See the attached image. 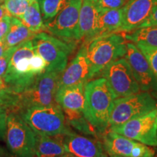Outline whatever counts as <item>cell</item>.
I'll use <instances>...</instances> for the list:
<instances>
[{
    "label": "cell",
    "mask_w": 157,
    "mask_h": 157,
    "mask_svg": "<svg viewBox=\"0 0 157 157\" xmlns=\"http://www.w3.org/2000/svg\"><path fill=\"white\" fill-rule=\"evenodd\" d=\"M66 123L85 135L96 137L98 133L84 117L83 111L63 109Z\"/></svg>",
    "instance_id": "obj_22"
},
{
    "label": "cell",
    "mask_w": 157,
    "mask_h": 157,
    "mask_svg": "<svg viewBox=\"0 0 157 157\" xmlns=\"http://www.w3.org/2000/svg\"><path fill=\"white\" fill-rule=\"evenodd\" d=\"M153 157H155V156H153Z\"/></svg>",
    "instance_id": "obj_42"
},
{
    "label": "cell",
    "mask_w": 157,
    "mask_h": 157,
    "mask_svg": "<svg viewBox=\"0 0 157 157\" xmlns=\"http://www.w3.org/2000/svg\"><path fill=\"white\" fill-rule=\"evenodd\" d=\"M35 53L32 40H28L16 46L10 60L8 68L2 78L5 85L21 94L30 87L38 76H35L30 68V59Z\"/></svg>",
    "instance_id": "obj_4"
},
{
    "label": "cell",
    "mask_w": 157,
    "mask_h": 157,
    "mask_svg": "<svg viewBox=\"0 0 157 157\" xmlns=\"http://www.w3.org/2000/svg\"><path fill=\"white\" fill-rule=\"evenodd\" d=\"M7 48L6 47V44L4 40H0V56H2L4 54V52L7 50Z\"/></svg>",
    "instance_id": "obj_36"
},
{
    "label": "cell",
    "mask_w": 157,
    "mask_h": 157,
    "mask_svg": "<svg viewBox=\"0 0 157 157\" xmlns=\"http://www.w3.org/2000/svg\"><path fill=\"white\" fill-rule=\"evenodd\" d=\"M5 137L13 157H35L36 134L17 112L7 113Z\"/></svg>",
    "instance_id": "obj_6"
},
{
    "label": "cell",
    "mask_w": 157,
    "mask_h": 157,
    "mask_svg": "<svg viewBox=\"0 0 157 157\" xmlns=\"http://www.w3.org/2000/svg\"><path fill=\"white\" fill-rule=\"evenodd\" d=\"M121 22L122 7L114 10H100L93 38L102 34L118 32L121 25Z\"/></svg>",
    "instance_id": "obj_20"
},
{
    "label": "cell",
    "mask_w": 157,
    "mask_h": 157,
    "mask_svg": "<svg viewBox=\"0 0 157 157\" xmlns=\"http://www.w3.org/2000/svg\"><path fill=\"white\" fill-rule=\"evenodd\" d=\"M129 0H94L100 10H114L124 7Z\"/></svg>",
    "instance_id": "obj_30"
},
{
    "label": "cell",
    "mask_w": 157,
    "mask_h": 157,
    "mask_svg": "<svg viewBox=\"0 0 157 157\" xmlns=\"http://www.w3.org/2000/svg\"><path fill=\"white\" fill-rule=\"evenodd\" d=\"M83 113L98 134H103L109 127L110 118L116 97L105 78L87 82L84 85Z\"/></svg>",
    "instance_id": "obj_1"
},
{
    "label": "cell",
    "mask_w": 157,
    "mask_h": 157,
    "mask_svg": "<svg viewBox=\"0 0 157 157\" xmlns=\"http://www.w3.org/2000/svg\"><path fill=\"white\" fill-rule=\"evenodd\" d=\"M35 34L23 24L21 20L12 17L10 26L4 39V42L7 48H14L25 41L32 39Z\"/></svg>",
    "instance_id": "obj_21"
},
{
    "label": "cell",
    "mask_w": 157,
    "mask_h": 157,
    "mask_svg": "<svg viewBox=\"0 0 157 157\" xmlns=\"http://www.w3.org/2000/svg\"><path fill=\"white\" fill-rule=\"evenodd\" d=\"M0 157H9L6 151L1 146H0Z\"/></svg>",
    "instance_id": "obj_37"
},
{
    "label": "cell",
    "mask_w": 157,
    "mask_h": 157,
    "mask_svg": "<svg viewBox=\"0 0 157 157\" xmlns=\"http://www.w3.org/2000/svg\"><path fill=\"white\" fill-rule=\"evenodd\" d=\"M116 98L134 95L140 92L132 69L125 58H119L102 71Z\"/></svg>",
    "instance_id": "obj_11"
},
{
    "label": "cell",
    "mask_w": 157,
    "mask_h": 157,
    "mask_svg": "<svg viewBox=\"0 0 157 157\" xmlns=\"http://www.w3.org/2000/svg\"><path fill=\"white\" fill-rule=\"evenodd\" d=\"M87 43V54L94 77L127 52L124 36L117 32L102 34Z\"/></svg>",
    "instance_id": "obj_3"
},
{
    "label": "cell",
    "mask_w": 157,
    "mask_h": 157,
    "mask_svg": "<svg viewBox=\"0 0 157 157\" xmlns=\"http://www.w3.org/2000/svg\"><path fill=\"white\" fill-rule=\"evenodd\" d=\"M100 9L94 0H82L78 17V34L79 39H85L89 42L93 38Z\"/></svg>",
    "instance_id": "obj_16"
},
{
    "label": "cell",
    "mask_w": 157,
    "mask_h": 157,
    "mask_svg": "<svg viewBox=\"0 0 157 157\" xmlns=\"http://www.w3.org/2000/svg\"><path fill=\"white\" fill-rule=\"evenodd\" d=\"M12 16L7 15L0 20V40H4L10 29Z\"/></svg>",
    "instance_id": "obj_32"
},
{
    "label": "cell",
    "mask_w": 157,
    "mask_h": 157,
    "mask_svg": "<svg viewBox=\"0 0 157 157\" xmlns=\"http://www.w3.org/2000/svg\"><path fill=\"white\" fill-rule=\"evenodd\" d=\"M92 78L91 66L87 54V43L84 42L73 60L60 74L59 87L80 83L86 84Z\"/></svg>",
    "instance_id": "obj_13"
},
{
    "label": "cell",
    "mask_w": 157,
    "mask_h": 157,
    "mask_svg": "<svg viewBox=\"0 0 157 157\" xmlns=\"http://www.w3.org/2000/svg\"><path fill=\"white\" fill-rule=\"evenodd\" d=\"M7 113L8 112H7V109L0 106V139H4L5 136Z\"/></svg>",
    "instance_id": "obj_33"
},
{
    "label": "cell",
    "mask_w": 157,
    "mask_h": 157,
    "mask_svg": "<svg viewBox=\"0 0 157 157\" xmlns=\"http://www.w3.org/2000/svg\"><path fill=\"white\" fill-rule=\"evenodd\" d=\"M157 0H129L122 7V22L119 31L130 32L148 18Z\"/></svg>",
    "instance_id": "obj_15"
},
{
    "label": "cell",
    "mask_w": 157,
    "mask_h": 157,
    "mask_svg": "<svg viewBox=\"0 0 157 157\" xmlns=\"http://www.w3.org/2000/svg\"><path fill=\"white\" fill-rule=\"evenodd\" d=\"M157 25V2L154 5V7H153V10L150 15L146 20V21L140 25V26L139 28L149 26V25Z\"/></svg>",
    "instance_id": "obj_34"
},
{
    "label": "cell",
    "mask_w": 157,
    "mask_h": 157,
    "mask_svg": "<svg viewBox=\"0 0 157 157\" xmlns=\"http://www.w3.org/2000/svg\"><path fill=\"white\" fill-rule=\"evenodd\" d=\"M61 73L44 71L39 75L30 87L19 94L16 112L31 106L57 105L56 95L59 87Z\"/></svg>",
    "instance_id": "obj_7"
},
{
    "label": "cell",
    "mask_w": 157,
    "mask_h": 157,
    "mask_svg": "<svg viewBox=\"0 0 157 157\" xmlns=\"http://www.w3.org/2000/svg\"><path fill=\"white\" fill-rule=\"evenodd\" d=\"M82 2V0H68L53 18L44 22L45 31L62 40L79 41L78 17Z\"/></svg>",
    "instance_id": "obj_9"
},
{
    "label": "cell",
    "mask_w": 157,
    "mask_h": 157,
    "mask_svg": "<svg viewBox=\"0 0 157 157\" xmlns=\"http://www.w3.org/2000/svg\"><path fill=\"white\" fill-rule=\"evenodd\" d=\"M63 136L36 135L35 157H60L67 154L63 143Z\"/></svg>",
    "instance_id": "obj_19"
},
{
    "label": "cell",
    "mask_w": 157,
    "mask_h": 157,
    "mask_svg": "<svg viewBox=\"0 0 157 157\" xmlns=\"http://www.w3.org/2000/svg\"><path fill=\"white\" fill-rule=\"evenodd\" d=\"M156 122L157 124V115H156Z\"/></svg>",
    "instance_id": "obj_40"
},
{
    "label": "cell",
    "mask_w": 157,
    "mask_h": 157,
    "mask_svg": "<svg viewBox=\"0 0 157 157\" xmlns=\"http://www.w3.org/2000/svg\"><path fill=\"white\" fill-rule=\"evenodd\" d=\"M157 109V102L148 92H140L116 98L110 118L109 127L118 126Z\"/></svg>",
    "instance_id": "obj_8"
},
{
    "label": "cell",
    "mask_w": 157,
    "mask_h": 157,
    "mask_svg": "<svg viewBox=\"0 0 157 157\" xmlns=\"http://www.w3.org/2000/svg\"><path fill=\"white\" fill-rule=\"evenodd\" d=\"M21 21L29 30L35 34L45 31L44 23L38 0L31 1L30 5Z\"/></svg>",
    "instance_id": "obj_23"
},
{
    "label": "cell",
    "mask_w": 157,
    "mask_h": 157,
    "mask_svg": "<svg viewBox=\"0 0 157 157\" xmlns=\"http://www.w3.org/2000/svg\"><path fill=\"white\" fill-rule=\"evenodd\" d=\"M15 48L16 47L7 48L2 56H0V78H2V79L6 71H7L10 60V58L13 52H14Z\"/></svg>",
    "instance_id": "obj_31"
},
{
    "label": "cell",
    "mask_w": 157,
    "mask_h": 157,
    "mask_svg": "<svg viewBox=\"0 0 157 157\" xmlns=\"http://www.w3.org/2000/svg\"><path fill=\"white\" fill-rule=\"evenodd\" d=\"M137 141L110 130L103 137V146L110 157H131Z\"/></svg>",
    "instance_id": "obj_17"
},
{
    "label": "cell",
    "mask_w": 157,
    "mask_h": 157,
    "mask_svg": "<svg viewBox=\"0 0 157 157\" xmlns=\"http://www.w3.org/2000/svg\"><path fill=\"white\" fill-rule=\"evenodd\" d=\"M60 157H77V156H74V155H72V154H68V153H67V154H66L63 155V156H60Z\"/></svg>",
    "instance_id": "obj_38"
},
{
    "label": "cell",
    "mask_w": 157,
    "mask_h": 157,
    "mask_svg": "<svg viewBox=\"0 0 157 157\" xmlns=\"http://www.w3.org/2000/svg\"><path fill=\"white\" fill-rule=\"evenodd\" d=\"M35 52L47 63L45 71L62 73L68 63V57L75 48L73 42L61 40L45 32H39L32 39Z\"/></svg>",
    "instance_id": "obj_5"
},
{
    "label": "cell",
    "mask_w": 157,
    "mask_h": 157,
    "mask_svg": "<svg viewBox=\"0 0 157 157\" xmlns=\"http://www.w3.org/2000/svg\"><path fill=\"white\" fill-rule=\"evenodd\" d=\"M7 15H10L8 12L6 10L5 5H4L3 4H1V5H0V20L4 18V17L5 16H7Z\"/></svg>",
    "instance_id": "obj_35"
},
{
    "label": "cell",
    "mask_w": 157,
    "mask_h": 157,
    "mask_svg": "<svg viewBox=\"0 0 157 157\" xmlns=\"http://www.w3.org/2000/svg\"><path fill=\"white\" fill-rule=\"evenodd\" d=\"M84 83L59 87L56 95V103L62 109L83 111L84 107Z\"/></svg>",
    "instance_id": "obj_18"
},
{
    "label": "cell",
    "mask_w": 157,
    "mask_h": 157,
    "mask_svg": "<svg viewBox=\"0 0 157 157\" xmlns=\"http://www.w3.org/2000/svg\"><path fill=\"white\" fill-rule=\"evenodd\" d=\"M30 68L31 72L37 76L46 71L47 63L42 56L35 52L30 59Z\"/></svg>",
    "instance_id": "obj_29"
},
{
    "label": "cell",
    "mask_w": 157,
    "mask_h": 157,
    "mask_svg": "<svg viewBox=\"0 0 157 157\" xmlns=\"http://www.w3.org/2000/svg\"><path fill=\"white\" fill-rule=\"evenodd\" d=\"M6 10L12 17L21 20L32 0H2Z\"/></svg>",
    "instance_id": "obj_27"
},
{
    "label": "cell",
    "mask_w": 157,
    "mask_h": 157,
    "mask_svg": "<svg viewBox=\"0 0 157 157\" xmlns=\"http://www.w3.org/2000/svg\"><path fill=\"white\" fill-rule=\"evenodd\" d=\"M156 157H157V155H156Z\"/></svg>",
    "instance_id": "obj_41"
},
{
    "label": "cell",
    "mask_w": 157,
    "mask_h": 157,
    "mask_svg": "<svg viewBox=\"0 0 157 157\" xmlns=\"http://www.w3.org/2000/svg\"><path fill=\"white\" fill-rule=\"evenodd\" d=\"M124 57L141 91L148 92L157 98V78L144 55L135 44L128 42Z\"/></svg>",
    "instance_id": "obj_12"
},
{
    "label": "cell",
    "mask_w": 157,
    "mask_h": 157,
    "mask_svg": "<svg viewBox=\"0 0 157 157\" xmlns=\"http://www.w3.org/2000/svg\"><path fill=\"white\" fill-rule=\"evenodd\" d=\"M125 39L157 48V25L142 27L124 35Z\"/></svg>",
    "instance_id": "obj_24"
},
{
    "label": "cell",
    "mask_w": 157,
    "mask_h": 157,
    "mask_svg": "<svg viewBox=\"0 0 157 157\" xmlns=\"http://www.w3.org/2000/svg\"><path fill=\"white\" fill-rule=\"evenodd\" d=\"M43 20L52 19L67 3L68 0H38Z\"/></svg>",
    "instance_id": "obj_25"
},
{
    "label": "cell",
    "mask_w": 157,
    "mask_h": 157,
    "mask_svg": "<svg viewBox=\"0 0 157 157\" xmlns=\"http://www.w3.org/2000/svg\"><path fill=\"white\" fill-rule=\"evenodd\" d=\"M66 151L77 157H108L103 143L93 136H84L75 132L63 136Z\"/></svg>",
    "instance_id": "obj_14"
},
{
    "label": "cell",
    "mask_w": 157,
    "mask_h": 157,
    "mask_svg": "<svg viewBox=\"0 0 157 157\" xmlns=\"http://www.w3.org/2000/svg\"><path fill=\"white\" fill-rule=\"evenodd\" d=\"M137 48L144 55L154 74L157 78V48H151L143 44H135Z\"/></svg>",
    "instance_id": "obj_28"
},
{
    "label": "cell",
    "mask_w": 157,
    "mask_h": 157,
    "mask_svg": "<svg viewBox=\"0 0 157 157\" xmlns=\"http://www.w3.org/2000/svg\"><path fill=\"white\" fill-rule=\"evenodd\" d=\"M17 113L36 135L55 137L74 132L68 127L63 111L58 104L31 106Z\"/></svg>",
    "instance_id": "obj_2"
},
{
    "label": "cell",
    "mask_w": 157,
    "mask_h": 157,
    "mask_svg": "<svg viewBox=\"0 0 157 157\" xmlns=\"http://www.w3.org/2000/svg\"><path fill=\"white\" fill-rule=\"evenodd\" d=\"M18 103L19 94L15 93L6 85L0 86V106L16 112Z\"/></svg>",
    "instance_id": "obj_26"
},
{
    "label": "cell",
    "mask_w": 157,
    "mask_h": 157,
    "mask_svg": "<svg viewBox=\"0 0 157 157\" xmlns=\"http://www.w3.org/2000/svg\"><path fill=\"white\" fill-rule=\"evenodd\" d=\"M157 109L118 126L110 127L113 132L148 146H157Z\"/></svg>",
    "instance_id": "obj_10"
},
{
    "label": "cell",
    "mask_w": 157,
    "mask_h": 157,
    "mask_svg": "<svg viewBox=\"0 0 157 157\" xmlns=\"http://www.w3.org/2000/svg\"><path fill=\"white\" fill-rule=\"evenodd\" d=\"M3 85H5V84L4 83L3 80L2 79V78H0V86H3Z\"/></svg>",
    "instance_id": "obj_39"
}]
</instances>
